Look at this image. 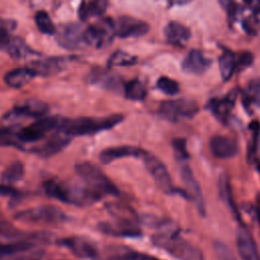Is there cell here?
<instances>
[{
	"label": "cell",
	"instance_id": "9",
	"mask_svg": "<svg viewBox=\"0 0 260 260\" xmlns=\"http://www.w3.org/2000/svg\"><path fill=\"white\" fill-rule=\"evenodd\" d=\"M115 37L113 19L105 17L85 27L84 41L86 46H92L96 49L108 47Z\"/></svg>",
	"mask_w": 260,
	"mask_h": 260
},
{
	"label": "cell",
	"instance_id": "12",
	"mask_svg": "<svg viewBox=\"0 0 260 260\" xmlns=\"http://www.w3.org/2000/svg\"><path fill=\"white\" fill-rule=\"evenodd\" d=\"M86 81L91 85H95L101 88L116 92L123 91V85L125 82L116 72L112 71L108 67L91 68L86 75Z\"/></svg>",
	"mask_w": 260,
	"mask_h": 260
},
{
	"label": "cell",
	"instance_id": "11",
	"mask_svg": "<svg viewBox=\"0 0 260 260\" xmlns=\"http://www.w3.org/2000/svg\"><path fill=\"white\" fill-rule=\"evenodd\" d=\"M84 27L77 22L61 24L56 30V41L58 45L66 50H79L85 45Z\"/></svg>",
	"mask_w": 260,
	"mask_h": 260
},
{
	"label": "cell",
	"instance_id": "32",
	"mask_svg": "<svg viewBox=\"0 0 260 260\" xmlns=\"http://www.w3.org/2000/svg\"><path fill=\"white\" fill-rule=\"evenodd\" d=\"M35 23L38 27V29L44 34V35H48V36H53L56 34L57 27L55 25V23L53 22L52 18L50 17L49 13L46 12L45 10H39L36 12L35 16Z\"/></svg>",
	"mask_w": 260,
	"mask_h": 260
},
{
	"label": "cell",
	"instance_id": "39",
	"mask_svg": "<svg viewBox=\"0 0 260 260\" xmlns=\"http://www.w3.org/2000/svg\"><path fill=\"white\" fill-rule=\"evenodd\" d=\"M253 62V55L250 52H242L239 54L240 71L249 67Z\"/></svg>",
	"mask_w": 260,
	"mask_h": 260
},
{
	"label": "cell",
	"instance_id": "15",
	"mask_svg": "<svg viewBox=\"0 0 260 260\" xmlns=\"http://www.w3.org/2000/svg\"><path fill=\"white\" fill-rule=\"evenodd\" d=\"M0 51L8 54L11 58L22 59L36 52L19 37L13 36L10 31H0Z\"/></svg>",
	"mask_w": 260,
	"mask_h": 260
},
{
	"label": "cell",
	"instance_id": "35",
	"mask_svg": "<svg viewBox=\"0 0 260 260\" xmlns=\"http://www.w3.org/2000/svg\"><path fill=\"white\" fill-rule=\"evenodd\" d=\"M111 260H162L159 258H156L152 255L138 252L135 250H130V249H125L119 254L115 255Z\"/></svg>",
	"mask_w": 260,
	"mask_h": 260
},
{
	"label": "cell",
	"instance_id": "6",
	"mask_svg": "<svg viewBox=\"0 0 260 260\" xmlns=\"http://www.w3.org/2000/svg\"><path fill=\"white\" fill-rule=\"evenodd\" d=\"M199 106L195 101L189 99L168 100L160 103L158 115L172 123H179L190 120L197 115Z\"/></svg>",
	"mask_w": 260,
	"mask_h": 260
},
{
	"label": "cell",
	"instance_id": "14",
	"mask_svg": "<svg viewBox=\"0 0 260 260\" xmlns=\"http://www.w3.org/2000/svg\"><path fill=\"white\" fill-rule=\"evenodd\" d=\"M180 177L185 185L188 199L194 203L197 211L201 215H205V202L201 188L191 168L187 164H183L180 167Z\"/></svg>",
	"mask_w": 260,
	"mask_h": 260
},
{
	"label": "cell",
	"instance_id": "41",
	"mask_svg": "<svg viewBox=\"0 0 260 260\" xmlns=\"http://www.w3.org/2000/svg\"><path fill=\"white\" fill-rule=\"evenodd\" d=\"M16 194V190L13 189L11 186H6V185H0V195L7 196V195H14Z\"/></svg>",
	"mask_w": 260,
	"mask_h": 260
},
{
	"label": "cell",
	"instance_id": "30",
	"mask_svg": "<svg viewBox=\"0 0 260 260\" xmlns=\"http://www.w3.org/2000/svg\"><path fill=\"white\" fill-rule=\"evenodd\" d=\"M122 93L128 100L141 102L146 98L147 90L141 81L138 79H132L124 82Z\"/></svg>",
	"mask_w": 260,
	"mask_h": 260
},
{
	"label": "cell",
	"instance_id": "22",
	"mask_svg": "<svg viewBox=\"0 0 260 260\" xmlns=\"http://www.w3.org/2000/svg\"><path fill=\"white\" fill-rule=\"evenodd\" d=\"M209 149L217 158H232L239 152V144L234 138L216 135L209 140Z\"/></svg>",
	"mask_w": 260,
	"mask_h": 260
},
{
	"label": "cell",
	"instance_id": "43",
	"mask_svg": "<svg viewBox=\"0 0 260 260\" xmlns=\"http://www.w3.org/2000/svg\"><path fill=\"white\" fill-rule=\"evenodd\" d=\"M257 171H258V173H259V175H260V164L257 165Z\"/></svg>",
	"mask_w": 260,
	"mask_h": 260
},
{
	"label": "cell",
	"instance_id": "3",
	"mask_svg": "<svg viewBox=\"0 0 260 260\" xmlns=\"http://www.w3.org/2000/svg\"><path fill=\"white\" fill-rule=\"evenodd\" d=\"M151 242L178 260H204L202 252L180 237L173 228L159 231L151 237Z\"/></svg>",
	"mask_w": 260,
	"mask_h": 260
},
{
	"label": "cell",
	"instance_id": "8",
	"mask_svg": "<svg viewBox=\"0 0 260 260\" xmlns=\"http://www.w3.org/2000/svg\"><path fill=\"white\" fill-rule=\"evenodd\" d=\"M49 111L50 108L48 104L39 99H27L21 101L3 117V119L7 123V125H4L3 127L14 128L13 123L22 118H31L37 120L44 118L47 116Z\"/></svg>",
	"mask_w": 260,
	"mask_h": 260
},
{
	"label": "cell",
	"instance_id": "33",
	"mask_svg": "<svg viewBox=\"0 0 260 260\" xmlns=\"http://www.w3.org/2000/svg\"><path fill=\"white\" fill-rule=\"evenodd\" d=\"M244 104L246 106L260 107V78L252 79L246 86L243 93Z\"/></svg>",
	"mask_w": 260,
	"mask_h": 260
},
{
	"label": "cell",
	"instance_id": "20",
	"mask_svg": "<svg viewBox=\"0 0 260 260\" xmlns=\"http://www.w3.org/2000/svg\"><path fill=\"white\" fill-rule=\"evenodd\" d=\"M146 150L132 145H121L115 147H108L103 149L99 154V159L104 165H109L114 160L124 157L142 158Z\"/></svg>",
	"mask_w": 260,
	"mask_h": 260
},
{
	"label": "cell",
	"instance_id": "24",
	"mask_svg": "<svg viewBox=\"0 0 260 260\" xmlns=\"http://www.w3.org/2000/svg\"><path fill=\"white\" fill-rule=\"evenodd\" d=\"M166 40L176 46H182L188 42L191 37V30L185 24L179 21H170L164 28Z\"/></svg>",
	"mask_w": 260,
	"mask_h": 260
},
{
	"label": "cell",
	"instance_id": "7",
	"mask_svg": "<svg viewBox=\"0 0 260 260\" xmlns=\"http://www.w3.org/2000/svg\"><path fill=\"white\" fill-rule=\"evenodd\" d=\"M146 170L154 180L156 187L165 194H180L188 199L186 191L176 189L173 185L172 178L167 167L152 153L146 151L142 157Z\"/></svg>",
	"mask_w": 260,
	"mask_h": 260
},
{
	"label": "cell",
	"instance_id": "42",
	"mask_svg": "<svg viewBox=\"0 0 260 260\" xmlns=\"http://www.w3.org/2000/svg\"><path fill=\"white\" fill-rule=\"evenodd\" d=\"M247 4L255 13H260V1H250Z\"/></svg>",
	"mask_w": 260,
	"mask_h": 260
},
{
	"label": "cell",
	"instance_id": "2",
	"mask_svg": "<svg viewBox=\"0 0 260 260\" xmlns=\"http://www.w3.org/2000/svg\"><path fill=\"white\" fill-rule=\"evenodd\" d=\"M121 114H113L105 117H77L64 118L61 121L58 131L63 132L69 137L86 136L109 130L123 121Z\"/></svg>",
	"mask_w": 260,
	"mask_h": 260
},
{
	"label": "cell",
	"instance_id": "40",
	"mask_svg": "<svg viewBox=\"0 0 260 260\" xmlns=\"http://www.w3.org/2000/svg\"><path fill=\"white\" fill-rule=\"evenodd\" d=\"M15 26H16V22L14 20L0 17V31L1 30L11 31L15 28Z\"/></svg>",
	"mask_w": 260,
	"mask_h": 260
},
{
	"label": "cell",
	"instance_id": "10",
	"mask_svg": "<svg viewBox=\"0 0 260 260\" xmlns=\"http://www.w3.org/2000/svg\"><path fill=\"white\" fill-rule=\"evenodd\" d=\"M14 217L26 222H45V223H60L67 219L66 214L56 206L42 205L18 211Z\"/></svg>",
	"mask_w": 260,
	"mask_h": 260
},
{
	"label": "cell",
	"instance_id": "34",
	"mask_svg": "<svg viewBox=\"0 0 260 260\" xmlns=\"http://www.w3.org/2000/svg\"><path fill=\"white\" fill-rule=\"evenodd\" d=\"M137 57L131 55L125 51L117 50L108 59L107 67L111 68L114 66H132L136 64Z\"/></svg>",
	"mask_w": 260,
	"mask_h": 260
},
{
	"label": "cell",
	"instance_id": "16",
	"mask_svg": "<svg viewBox=\"0 0 260 260\" xmlns=\"http://www.w3.org/2000/svg\"><path fill=\"white\" fill-rule=\"evenodd\" d=\"M69 61L68 56L44 57L34 60L28 67L35 72L36 76H52L65 70Z\"/></svg>",
	"mask_w": 260,
	"mask_h": 260
},
{
	"label": "cell",
	"instance_id": "25",
	"mask_svg": "<svg viewBox=\"0 0 260 260\" xmlns=\"http://www.w3.org/2000/svg\"><path fill=\"white\" fill-rule=\"evenodd\" d=\"M218 68L220 77L223 81H228L232 78L235 72L240 70L239 66V54L224 49L218 58Z\"/></svg>",
	"mask_w": 260,
	"mask_h": 260
},
{
	"label": "cell",
	"instance_id": "4",
	"mask_svg": "<svg viewBox=\"0 0 260 260\" xmlns=\"http://www.w3.org/2000/svg\"><path fill=\"white\" fill-rule=\"evenodd\" d=\"M74 172L81 183L101 198L105 195H119L117 186L98 166L88 161L78 162L74 167Z\"/></svg>",
	"mask_w": 260,
	"mask_h": 260
},
{
	"label": "cell",
	"instance_id": "37",
	"mask_svg": "<svg viewBox=\"0 0 260 260\" xmlns=\"http://www.w3.org/2000/svg\"><path fill=\"white\" fill-rule=\"evenodd\" d=\"M174 149V155L178 161L181 164L189 159V153L187 150V141L185 138H175L172 142Z\"/></svg>",
	"mask_w": 260,
	"mask_h": 260
},
{
	"label": "cell",
	"instance_id": "21",
	"mask_svg": "<svg viewBox=\"0 0 260 260\" xmlns=\"http://www.w3.org/2000/svg\"><path fill=\"white\" fill-rule=\"evenodd\" d=\"M70 141L71 137L57 130L40 147L34 149V152L43 158H48L61 152Z\"/></svg>",
	"mask_w": 260,
	"mask_h": 260
},
{
	"label": "cell",
	"instance_id": "31",
	"mask_svg": "<svg viewBox=\"0 0 260 260\" xmlns=\"http://www.w3.org/2000/svg\"><path fill=\"white\" fill-rule=\"evenodd\" d=\"M24 175V167L21 161L11 162L1 174L0 181L2 185L11 186L19 182Z\"/></svg>",
	"mask_w": 260,
	"mask_h": 260
},
{
	"label": "cell",
	"instance_id": "17",
	"mask_svg": "<svg viewBox=\"0 0 260 260\" xmlns=\"http://www.w3.org/2000/svg\"><path fill=\"white\" fill-rule=\"evenodd\" d=\"M236 91H230L223 98H214L208 101L206 104V109L213 115V117L222 124H228L232 110L235 106Z\"/></svg>",
	"mask_w": 260,
	"mask_h": 260
},
{
	"label": "cell",
	"instance_id": "26",
	"mask_svg": "<svg viewBox=\"0 0 260 260\" xmlns=\"http://www.w3.org/2000/svg\"><path fill=\"white\" fill-rule=\"evenodd\" d=\"M61 244L79 257L92 258L96 255L95 247L89 241L79 237L63 239Z\"/></svg>",
	"mask_w": 260,
	"mask_h": 260
},
{
	"label": "cell",
	"instance_id": "5",
	"mask_svg": "<svg viewBox=\"0 0 260 260\" xmlns=\"http://www.w3.org/2000/svg\"><path fill=\"white\" fill-rule=\"evenodd\" d=\"M62 116H46L38 119L29 125L15 130V137L20 146L27 143H35L43 139L49 132L57 131L60 127ZM22 148V147H21Z\"/></svg>",
	"mask_w": 260,
	"mask_h": 260
},
{
	"label": "cell",
	"instance_id": "36",
	"mask_svg": "<svg viewBox=\"0 0 260 260\" xmlns=\"http://www.w3.org/2000/svg\"><path fill=\"white\" fill-rule=\"evenodd\" d=\"M156 86L158 87V89L164 92L165 94L167 95H176L179 90H180V87H179V83L170 78V77H167V76H161L157 79L156 81Z\"/></svg>",
	"mask_w": 260,
	"mask_h": 260
},
{
	"label": "cell",
	"instance_id": "38",
	"mask_svg": "<svg viewBox=\"0 0 260 260\" xmlns=\"http://www.w3.org/2000/svg\"><path fill=\"white\" fill-rule=\"evenodd\" d=\"M251 128H252V131H253V134H252V141H251V143L249 144L248 153H247V156H248L249 160H252V159H253V156L255 155V152H256L257 141H258L259 130H260L259 123H258V122H254V123L251 125Z\"/></svg>",
	"mask_w": 260,
	"mask_h": 260
},
{
	"label": "cell",
	"instance_id": "29",
	"mask_svg": "<svg viewBox=\"0 0 260 260\" xmlns=\"http://www.w3.org/2000/svg\"><path fill=\"white\" fill-rule=\"evenodd\" d=\"M218 194L222 202L231 209L232 213L236 218H240L239 212L237 210L234 198H233V193H232V187L229 181V178L225 174H221L218 178Z\"/></svg>",
	"mask_w": 260,
	"mask_h": 260
},
{
	"label": "cell",
	"instance_id": "18",
	"mask_svg": "<svg viewBox=\"0 0 260 260\" xmlns=\"http://www.w3.org/2000/svg\"><path fill=\"white\" fill-rule=\"evenodd\" d=\"M100 230L105 234L115 237L133 238L141 235V230L138 226V222L117 218H115L114 221L102 222L100 224Z\"/></svg>",
	"mask_w": 260,
	"mask_h": 260
},
{
	"label": "cell",
	"instance_id": "1",
	"mask_svg": "<svg viewBox=\"0 0 260 260\" xmlns=\"http://www.w3.org/2000/svg\"><path fill=\"white\" fill-rule=\"evenodd\" d=\"M43 189L50 198L72 205H88L101 199L82 183L48 179L43 183Z\"/></svg>",
	"mask_w": 260,
	"mask_h": 260
},
{
	"label": "cell",
	"instance_id": "19",
	"mask_svg": "<svg viewBox=\"0 0 260 260\" xmlns=\"http://www.w3.org/2000/svg\"><path fill=\"white\" fill-rule=\"evenodd\" d=\"M236 247L240 260H260L255 241L244 225H241L238 229Z\"/></svg>",
	"mask_w": 260,
	"mask_h": 260
},
{
	"label": "cell",
	"instance_id": "23",
	"mask_svg": "<svg viewBox=\"0 0 260 260\" xmlns=\"http://www.w3.org/2000/svg\"><path fill=\"white\" fill-rule=\"evenodd\" d=\"M211 65V60L206 58L204 54L196 49L190 50L181 63V68L189 74H203Z\"/></svg>",
	"mask_w": 260,
	"mask_h": 260
},
{
	"label": "cell",
	"instance_id": "13",
	"mask_svg": "<svg viewBox=\"0 0 260 260\" xmlns=\"http://www.w3.org/2000/svg\"><path fill=\"white\" fill-rule=\"evenodd\" d=\"M113 27L115 37L121 39L139 38L147 34L149 25L138 18L123 15L113 19Z\"/></svg>",
	"mask_w": 260,
	"mask_h": 260
},
{
	"label": "cell",
	"instance_id": "27",
	"mask_svg": "<svg viewBox=\"0 0 260 260\" xmlns=\"http://www.w3.org/2000/svg\"><path fill=\"white\" fill-rule=\"evenodd\" d=\"M36 77L35 72L27 67H18L9 70L4 75V82L12 88H20L26 85L32 78Z\"/></svg>",
	"mask_w": 260,
	"mask_h": 260
},
{
	"label": "cell",
	"instance_id": "28",
	"mask_svg": "<svg viewBox=\"0 0 260 260\" xmlns=\"http://www.w3.org/2000/svg\"><path fill=\"white\" fill-rule=\"evenodd\" d=\"M109 2L105 0H91L82 1L77 8V15L81 21H86L92 17L103 15L107 8Z\"/></svg>",
	"mask_w": 260,
	"mask_h": 260
}]
</instances>
